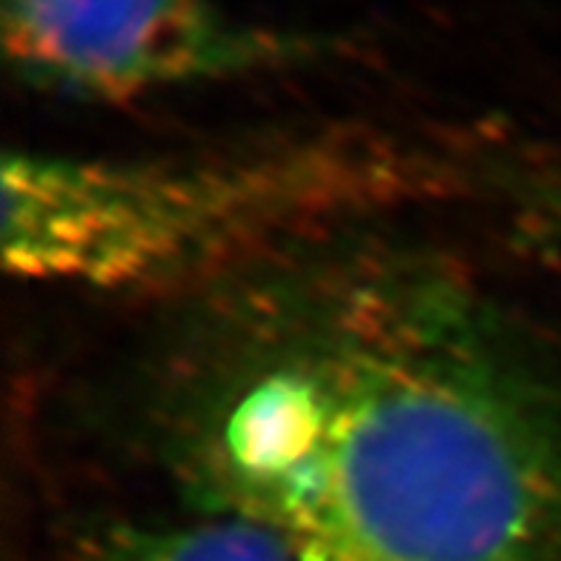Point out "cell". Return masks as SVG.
Masks as SVG:
<instances>
[{"label": "cell", "instance_id": "2", "mask_svg": "<svg viewBox=\"0 0 561 561\" xmlns=\"http://www.w3.org/2000/svg\"><path fill=\"white\" fill-rule=\"evenodd\" d=\"M3 264L21 280L147 289L310 227L456 190V161L387 135H318L250 156L126 161L7 152Z\"/></svg>", "mask_w": 561, "mask_h": 561}, {"label": "cell", "instance_id": "1", "mask_svg": "<svg viewBox=\"0 0 561 561\" xmlns=\"http://www.w3.org/2000/svg\"><path fill=\"white\" fill-rule=\"evenodd\" d=\"M218 341L172 433L201 513L293 561H561V392L453 278L353 261Z\"/></svg>", "mask_w": 561, "mask_h": 561}, {"label": "cell", "instance_id": "4", "mask_svg": "<svg viewBox=\"0 0 561 561\" xmlns=\"http://www.w3.org/2000/svg\"><path fill=\"white\" fill-rule=\"evenodd\" d=\"M87 561H293V556L273 533L247 518L201 513L193 522L110 533Z\"/></svg>", "mask_w": 561, "mask_h": 561}, {"label": "cell", "instance_id": "3", "mask_svg": "<svg viewBox=\"0 0 561 561\" xmlns=\"http://www.w3.org/2000/svg\"><path fill=\"white\" fill-rule=\"evenodd\" d=\"M3 49L30 83L83 101L293 67L316 41L227 15L213 0H0Z\"/></svg>", "mask_w": 561, "mask_h": 561}]
</instances>
